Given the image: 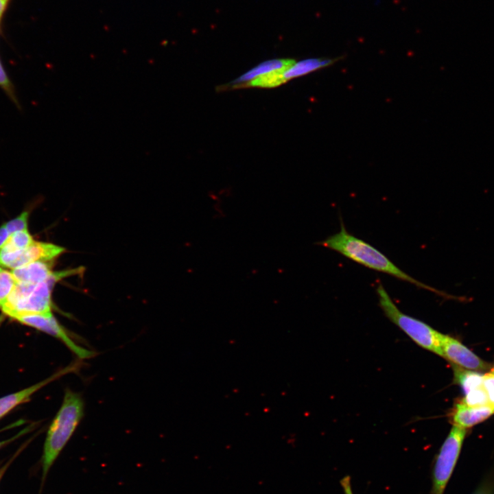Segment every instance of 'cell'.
Instances as JSON below:
<instances>
[{"instance_id": "f1b7e54d", "label": "cell", "mask_w": 494, "mask_h": 494, "mask_svg": "<svg viewBox=\"0 0 494 494\" xmlns=\"http://www.w3.org/2000/svg\"><path fill=\"white\" fill-rule=\"evenodd\" d=\"M492 372H494V371L492 370Z\"/></svg>"}, {"instance_id": "d6986e66", "label": "cell", "mask_w": 494, "mask_h": 494, "mask_svg": "<svg viewBox=\"0 0 494 494\" xmlns=\"http://www.w3.org/2000/svg\"><path fill=\"white\" fill-rule=\"evenodd\" d=\"M29 213L27 211L22 212L19 216L5 224L8 231L10 234L19 231L27 230V221Z\"/></svg>"}, {"instance_id": "d4e9b609", "label": "cell", "mask_w": 494, "mask_h": 494, "mask_svg": "<svg viewBox=\"0 0 494 494\" xmlns=\"http://www.w3.org/2000/svg\"><path fill=\"white\" fill-rule=\"evenodd\" d=\"M23 431L21 432H20V433H19L17 435H16L15 436H14V437L12 438H9V439H7V440H5L0 441V448H1L2 447L5 446L6 444H8L10 442H11L12 440H13L14 438H18L19 436L21 435V433H23Z\"/></svg>"}, {"instance_id": "3957f363", "label": "cell", "mask_w": 494, "mask_h": 494, "mask_svg": "<svg viewBox=\"0 0 494 494\" xmlns=\"http://www.w3.org/2000/svg\"><path fill=\"white\" fill-rule=\"evenodd\" d=\"M379 305L386 316L416 344L442 357L443 333L425 322L403 313L381 283L377 286Z\"/></svg>"}, {"instance_id": "8fae6325", "label": "cell", "mask_w": 494, "mask_h": 494, "mask_svg": "<svg viewBox=\"0 0 494 494\" xmlns=\"http://www.w3.org/2000/svg\"><path fill=\"white\" fill-rule=\"evenodd\" d=\"M53 261H35L11 271L16 283L37 285L46 281L51 273Z\"/></svg>"}, {"instance_id": "30bf717a", "label": "cell", "mask_w": 494, "mask_h": 494, "mask_svg": "<svg viewBox=\"0 0 494 494\" xmlns=\"http://www.w3.org/2000/svg\"><path fill=\"white\" fill-rule=\"evenodd\" d=\"M494 413L491 404L480 406H470L462 399L458 401L451 412L454 425L461 428H469L486 420Z\"/></svg>"}, {"instance_id": "4316f807", "label": "cell", "mask_w": 494, "mask_h": 494, "mask_svg": "<svg viewBox=\"0 0 494 494\" xmlns=\"http://www.w3.org/2000/svg\"><path fill=\"white\" fill-rule=\"evenodd\" d=\"M492 370L494 371V367L493 368Z\"/></svg>"}, {"instance_id": "ba28073f", "label": "cell", "mask_w": 494, "mask_h": 494, "mask_svg": "<svg viewBox=\"0 0 494 494\" xmlns=\"http://www.w3.org/2000/svg\"><path fill=\"white\" fill-rule=\"evenodd\" d=\"M78 363L71 364L69 366L56 373L51 377L43 380L36 384H34L25 389L18 392L5 395L0 398V419L12 410L17 405L27 401L30 397L39 389L42 388L47 384L54 381L55 379L62 377V375L75 372L78 368Z\"/></svg>"}, {"instance_id": "7c38bea8", "label": "cell", "mask_w": 494, "mask_h": 494, "mask_svg": "<svg viewBox=\"0 0 494 494\" xmlns=\"http://www.w3.org/2000/svg\"><path fill=\"white\" fill-rule=\"evenodd\" d=\"M295 62L293 59H272L262 62L254 68L228 84V87H242L245 84L263 74L285 70Z\"/></svg>"}, {"instance_id": "e0dca14e", "label": "cell", "mask_w": 494, "mask_h": 494, "mask_svg": "<svg viewBox=\"0 0 494 494\" xmlns=\"http://www.w3.org/2000/svg\"><path fill=\"white\" fill-rule=\"evenodd\" d=\"M0 88L3 91L8 98L18 108H20V104L16 96L14 86L10 80L7 71L0 58Z\"/></svg>"}, {"instance_id": "484cf974", "label": "cell", "mask_w": 494, "mask_h": 494, "mask_svg": "<svg viewBox=\"0 0 494 494\" xmlns=\"http://www.w3.org/2000/svg\"><path fill=\"white\" fill-rule=\"evenodd\" d=\"M10 461L8 462L5 465L1 467L0 468V480L1 479L2 476L3 475L4 473L5 472L8 465L10 464Z\"/></svg>"}, {"instance_id": "5b68a950", "label": "cell", "mask_w": 494, "mask_h": 494, "mask_svg": "<svg viewBox=\"0 0 494 494\" xmlns=\"http://www.w3.org/2000/svg\"><path fill=\"white\" fill-rule=\"evenodd\" d=\"M467 434L466 429L454 425L435 460L430 494H444L458 460Z\"/></svg>"}, {"instance_id": "603a6c76", "label": "cell", "mask_w": 494, "mask_h": 494, "mask_svg": "<svg viewBox=\"0 0 494 494\" xmlns=\"http://www.w3.org/2000/svg\"><path fill=\"white\" fill-rule=\"evenodd\" d=\"M473 494H493V487L491 484H484Z\"/></svg>"}, {"instance_id": "cb8c5ba5", "label": "cell", "mask_w": 494, "mask_h": 494, "mask_svg": "<svg viewBox=\"0 0 494 494\" xmlns=\"http://www.w3.org/2000/svg\"><path fill=\"white\" fill-rule=\"evenodd\" d=\"M10 0H0V21L7 8Z\"/></svg>"}, {"instance_id": "ac0fdd59", "label": "cell", "mask_w": 494, "mask_h": 494, "mask_svg": "<svg viewBox=\"0 0 494 494\" xmlns=\"http://www.w3.org/2000/svg\"><path fill=\"white\" fill-rule=\"evenodd\" d=\"M16 283L11 271L0 270V306L11 293Z\"/></svg>"}, {"instance_id": "277c9868", "label": "cell", "mask_w": 494, "mask_h": 494, "mask_svg": "<svg viewBox=\"0 0 494 494\" xmlns=\"http://www.w3.org/2000/svg\"><path fill=\"white\" fill-rule=\"evenodd\" d=\"M83 270L82 268H77L53 272L46 281L36 285L33 290L6 315L14 319L24 315L52 314L51 291L55 284L62 279L82 274Z\"/></svg>"}, {"instance_id": "2e32d148", "label": "cell", "mask_w": 494, "mask_h": 494, "mask_svg": "<svg viewBox=\"0 0 494 494\" xmlns=\"http://www.w3.org/2000/svg\"><path fill=\"white\" fill-rule=\"evenodd\" d=\"M33 242L34 239L28 230L19 231L10 234L0 250L5 251L21 250L28 247Z\"/></svg>"}, {"instance_id": "7a4b0ae2", "label": "cell", "mask_w": 494, "mask_h": 494, "mask_svg": "<svg viewBox=\"0 0 494 494\" xmlns=\"http://www.w3.org/2000/svg\"><path fill=\"white\" fill-rule=\"evenodd\" d=\"M84 414L80 394L67 389L61 406L48 429L42 456L43 480L73 434Z\"/></svg>"}, {"instance_id": "9a60e30c", "label": "cell", "mask_w": 494, "mask_h": 494, "mask_svg": "<svg viewBox=\"0 0 494 494\" xmlns=\"http://www.w3.org/2000/svg\"><path fill=\"white\" fill-rule=\"evenodd\" d=\"M284 71L279 70L263 74L245 84L242 87L274 88L286 82L283 78Z\"/></svg>"}, {"instance_id": "ffe728a7", "label": "cell", "mask_w": 494, "mask_h": 494, "mask_svg": "<svg viewBox=\"0 0 494 494\" xmlns=\"http://www.w3.org/2000/svg\"><path fill=\"white\" fill-rule=\"evenodd\" d=\"M483 385L487 393L489 403L494 408V372L484 375Z\"/></svg>"}, {"instance_id": "5bb4252c", "label": "cell", "mask_w": 494, "mask_h": 494, "mask_svg": "<svg viewBox=\"0 0 494 494\" xmlns=\"http://www.w3.org/2000/svg\"><path fill=\"white\" fill-rule=\"evenodd\" d=\"M454 380L464 394L483 386V375L454 366Z\"/></svg>"}, {"instance_id": "8992f818", "label": "cell", "mask_w": 494, "mask_h": 494, "mask_svg": "<svg viewBox=\"0 0 494 494\" xmlns=\"http://www.w3.org/2000/svg\"><path fill=\"white\" fill-rule=\"evenodd\" d=\"M14 320L60 340L79 359H89L95 355L94 351L76 343L68 331L58 322L52 314L24 315L18 316Z\"/></svg>"}, {"instance_id": "9c48e42d", "label": "cell", "mask_w": 494, "mask_h": 494, "mask_svg": "<svg viewBox=\"0 0 494 494\" xmlns=\"http://www.w3.org/2000/svg\"><path fill=\"white\" fill-rule=\"evenodd\" d=\"M64 251L65 249L62 246L48 242L34 241L26 248L17 251L16 258L10 269L38 261H53Z\"/></svg>"}, {"instance_id": "52a82bcc", "label": "cell", "mask_w": 494, "mask_h": 494, "mask_svg": "<svg viewBox=\"0 0 494 494\" xmlns=\"http://www.w3.org/2000/svg\"><path fill=\"white\" fill-rule=\"evenodd\" d=\"M442 357L454 366L470 370H486L490 365L481 360L458 340L443 334Z\"/></svg>"}, {"instance_id": "4fadbf2b", "label": "cell", "mask_w": 494, "mask_h": 494, "mask_svg": "<svg viewBox=\"0 0 494 494\" xmlns=\"http://www.w3.org/2000/svg\"><path fill=\"white\" fill-rule=\"evenodd\" d=\"M341 57L311 58L294 62L283 73V78L285 82L290 79L301 77L317 70L329 67L339 61Z\"/></svg>"}, {"instance_id": "7402d4cb", "label": "cell", "mask_w": 494, "mask_h": 494, "mask_svg": "<svg viewBox=\"0 0 494 494\" xmlns=\"http://www.w3.org/2000/svg\"><path fill=\"white\" fill-rule=\"evenodd\" d=\"M10 233L8 231L5 224L0 227V248L5 244Z\"/></svg>"}, {"instance_id": "6da1fadb", "label": "cell", "mask_w": 494, "mask_h": 494, "mask_svg": "<svg viewBox=\"0 0 494 494\" xmlns=\"http://www.w3.org/2000/svg\"><path fill=\"white\" fill-rule=\"evenodd\" d=\"M340 228L337 233L317 243L318 245L334 250L346 258L369 269L385 273L416 287L438 294H445L438 290L416 279L405 272L388 257L374 246L351 234L342 219Z\"/></svg>"}, {"instance_id": "44dd1931", "label": "cell", "mask_w": 494, "mask_h": 494, "mask_svg": "<svg viewBox=\"0 0 494 494\" xmlns=\"http://www.w3.org/2000/svg\"><path fill=\"white\" fill-rule=\"evenodd\" d=\"M340 485L343 489L344 494H353L351 483V478L349 475L344 477L340 480Z\"/></svg>"}, {"instance_id": "83f0119b", "label": "cell", "mask_w": 494, "mask_h": 494, "mask_svg": "<svg viewBox=\"0 0 494 494\" xmlns=\"http://www.w3.org/2000/svg\"><path fill=\"white\" fill-rule=\"evenodd\" d=\"M1 269H3V268L0 266V270H1Z\"/></svg>"}]
</instances>
